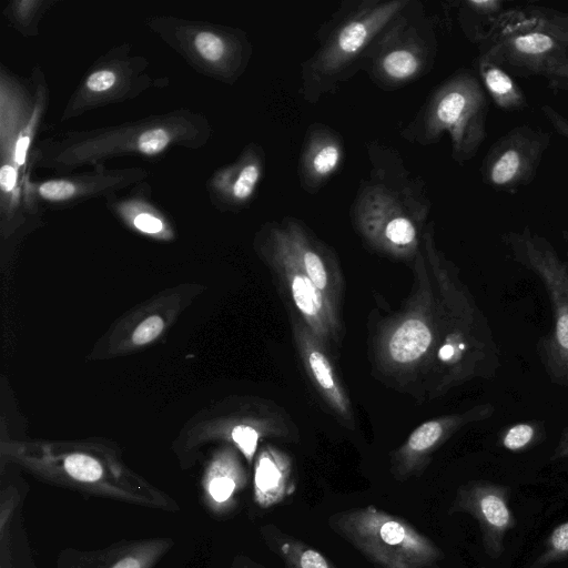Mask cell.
I'll list each match as a JSON object with an SVG mask.
<instances>
[{"label":"cell","mask_w":568,"mask_h":568,"mask_svg":"<svg viewBox=\"0 0 568 568\" xmlns=\"http://www.w3.org/2000/svg\"><path fill=\"white\" fill-rule=\"evenodd\" d=\"M413 264L415 290L374 342L381 374L403 388L424 378L430 398L473 379L496 377L500 358L491 327L459 270L437 247L434 222Z\"/></svg>","instance_id":"1"},{"label":"cell","mask_w":568,"mask_h":568,"mask_svg":"<svg viewBox=\"0 0 568 568\" xmlns=\"http://www.w3.org/2000/svg\"><path fill=\"white\" fill-rule=\"evenodd\" d=\"M367 155L371 169L353 200L352 224L371 248L414 262L432 210L426 185L393 148L374 141Z\"/></svg>","instance_id":"2"},{"label":"cell","mask_w":568,"mask_h":568,"mask_svg":"<svg viewBox=\"0 0 568 568\" xmlns=\"http://www.w3.org/2000/svg\"><path fill=\"white\" fill-rule=\"evenodd\" d=\"M408 0H352L322 27L318 45L301 65L300 94L314 104L361 71L369 45Z\"/></svg>","instance_id":"3"},{"label":"cell","mask_w":568,"mask_h":568,"mask_svg":"<svg viewBox=\"0 0 568 568\" xmlns=\"http://www.w3.org/2000/svg\"><path fill=\"white\" fill-rule=\"evenodd\" d=\"M487 100L479 81L468 71H458L440 83L426 99L400 135L409 143L429 145L447 134L453 159L470 160L486 138Z\"/></svg>","instance_id":"4"},{"label":"cell","mask_w":568,"mask_h":568,"mask_svg":"<svg viewBox=\"0 0 568 568\" xmlns=\"http://www.w3.org/2000/svg\"><path fill=\"white\" fill-rule=\"evenodd\" d=\"M438 53L434 24L418 0L382 29L363 57L361 71L383 91H394L427 74Z\"/></svg>","instance_id":"5"},{"label":"cell","mask_w":568,"mask_h":568,"mask_svg":"<svg viewBox=\"0 0 568 568\" xmlns=\"http://www.w3.org/2000/svg\"><path fill=\"white\" fill-rule=\"evenodd\" d=\"M328 525L378 568H439L444 559L432 539L373 505L336 513Z\"/></svg>","instance_id":"6"},{"label":"cell","mask_w":568,"mask_h":568,"mask_svg":"<svg viewBox=\"0 0 568 568\" xmlns=\"http://www.w3.org/2000/svg\"><path fill=\"white\" fill-rule=\"evenodd\" d=\"M514 260L538 276L549 296L552 327L537 346L549 379L568 387V268L545 237L528 227L503 235Z\"/></svg>","instance_id":"7"},{"label":"cell","mask_w":568,"mask_h":568,"mask_svg":"<svg viewBox=\"0 0 568 568\" xmlns=\"http://www.w3.org/2000/svg\"><path fill=\"white\" fill-rule=\"evenodd\" d=\"M263 254L285 290L296 314L326 346L337 343L343 333L341 312L304 272L282 232L280 222L264 231Z\"/></svg>","instance_id":"8"},{"label":"cell","mask_w":568,"mask_h":568,"mask_svg":"<svg viewBox=\"0 0 568 568\" xmlns=\"http://www.w3.org/2000/svg\"><path fill=\"white\" fill-rule=\"evenodd\" d=\"M547 133L521 125L498 139L481 164L484 181L494 189L515 190L535 176L542 153L549 145Z\"/></svg>","instance_id":"9"},{"label":"cell","mask_w":568,"mask_h":568,"mask_svg":"<svg viewBox=\"0 0 568 568\" xmlns=\"http://www.w3.org/2000/svg\"><path fill=\"white\" fill-rule=\"evenodd\" d=\"M509 497L506 485L470 480L457 489L450 506V514H467L477 521L483 547L493 559L503 555L505 537L517 525Z\"/></svg>","instance_id":"10"},{"label":"cell","mask_w":568,"mask_h":568,"mask_svg":"<svg viewBox=\"0 0 568 568\" xmlns=\"http://www.w3.org/2000/svg\"><path fill=\"white\" fill-rule=\"evenodd\" d=\"M495 414L490 403L478 404L464 412L444 415L416 427L392 455L393 477L404 481L419 476L433 454L464 426L489 419Z\"/></svg>","instance_id":"11"},{"label":"cell","mask_w":568,"mask_h":568,"mask_svg":"<svg viewBox=\"0 0 568 568\" xmlns=\"http://www.w3.org/2000/svg\"><path fill=\"white\" fill-rule=\"evenodd\" d=\"M291 314L294 343L310 381L342 423L354 428L352 403L327 355L326 346L296 314Z\"/></svg>","instance_id":"12"},{"label":"cell","mask_w":568,"mask_h":568,"mask_svg":"<svg viewBox=\"0 0 568 568\" xmlns=\"http://www.w3.org/2000/svg\"><path fill=\"white\" fill-rule=\"evenodd\" d=\"M282 232L297 262L317 290L338 310L343 296V276L334 252L301 220L285 216Z\"/></svg>","instance_id":"13"},{"label":"cell","mask_w":568,"mask_h":568,"mask_svg":"<svg viewBox=\"0 0 568 568\" xmlns=\"http://www.w3.org/2000/svg\"><path fill=\"white\" fill-rule=\"evenodd\" d=\"M345 158L343 136L324 123H313L305 132L297 164L304 192L314 195L341 170Z\"/></svg>","instance_id":"14"},{"label":"cell","mask_w":568,"mask_h":568,"mask_svg":"<svg viewBox=\"0 0 568 568\" xmlns=\"http://www.w3.org/2000/svg\"><path fill=\"white\" fill-rule=\"evenodd\" d=\"M484 55L532 74H546L555 63L567 58L565 45L544 32L526 27H517L506 33Z\"/></svg>","instance_id":"15"},{"label":"cell","mask_w":568,"mask_h":568,"mask_svg":"<svg viewBox=\"0 0 568 568\" xmlns=\"http://www.w3.org/2000/svg\"><path fill=\"white\" fill-rule=\"evenodd\" d=\"M294 489L290 456L276 447H265L255 464V501L262 508L273 507L285 500Z\"/></svg>","instance_id":"16"},{"label":"cell","mask_w":568,"mask_h":568,"mask_svg":"<svg viewBox=\"0 0 568 568\" xmlns=\"http://www.w3.org/2000/svg\"><path fill=\"white\" fill-rule=\"evenodd\" d=\"M262 534L270 549L283 561L286 568H335L316 549L283 532L274 525L263 527Z\"/></svg>","instance_id":"17"},{"label":"cell","mask_w":568,"mask_h":568,"mask_svg":"<svg viewBox=\"0 0 568 568\" xmlns=\"http://www.w3.org/2000/svg\"><path fill=\"white\" fill-rule=\"evenodd\" d=\"M478 69L486 90L498 108L513 111L526 106L524 92L496 62L483 55Z\"/></svg>","instance_id":"18"},{"label":"cell","mask_w":568,"mask_h":568,"mask_svg":"<svg viewBox=\"0 0 568 568\" xmlns=\"http://www.w3.org/2000/svg\"><path fill=\"white\" fill-rule=\"evenodd\" d=\"M546 437L545 425L540 420H526L505 428L499 436V444L506 450L520 453L541 443Z\"/></svg>","instance_id":"19"},{"label":"cell","mask_w":568,"mask_h":568,"mask_svg":"<svg viewBox=\"0 0 568 568\" xmlns=\"http://www.w3.org/2000/svg\"><path fill=\"white\" fill-rule=\"evenodd\" d=\"M524 27L544 32L568 47V13L532 7Z\"/></svg>","instance_id":"20"},{"label":"cell","mask_w":568,"mask_h":568,"mask_svg":"<svg viewBox=\"0 0 568 568\" xmlns=\"http://www.w3.org/2000/svg\"><path fill=\"white\" fill-rule=\"evenodd\" d=\"M264 170V158L260 152L246 156L231 184V194L237 202L247 201L254 193Z\"/></svg>","instance_id":"21"},{"label":"cell","mask_w":568,"mask_h":568,"mask_svg":"<svg viewBox=\"0 0 568 568\" xmlns=\"http://www.w3.org/2000/svg\"><path fill=\"white\" fill-rule=\"evenodd\" d=\"M568 559V520L556 526L546 537L540 552L528 568H547Z\"/></svg>","instance_id":"22"},{"label":"cell","mask_w":568,"mask_h":568,"mask_svg":"<svg viewBox=\"0 0 568 568\" xmlns=\"http://www.w3.org/2000/svg\"><path fill=\"white\" fill-rule=\"evenodd\" d=\"M67 473L81 481H95L102 476V467L94 458L83 454H72L64 460Z\"/></svg>","instance_id":"23"},{"label":"cell","mask_w":568,"mask_h":568,"mask_svg":"<svg viewBox=\"0 0 568 568\" xmlns=\"http://www.w3.org/2000/svg\"><path fill=\"white\" fill-rule=\"evenodd\" d=\"M194 45L200 55L210 62L222 60L226 52L224 40L212 32H199Z\"/></svg>","instance_id":"24"},{"label":"cell","mask_w":568,"mask_h":568,"mask_svg":"<svg viewBox=\"0 0 568 568\" xmlns=\"http://www.w3.org/2000/svg\"><path fill=\"white\" fill-rule=\"evenodd\" d=\"M262 435H271L250 425H237L232 429L231 436L248 462L252 460L257 443Z\"/></svg>","instance_id":"25"},{"label":"cell","mask_w":568,"mask_h":568,"mask_svg":"<svg viewBox=\"0 0 568 568\" xmlns=\"http://www.w3.org/2000/svg\"><path fill=\"white\" fill-rule=\"evenodd\" d=\"M239 478L241 479V474L235 468L214 477L209 484L211 497L219 504L230 500L237 488Z\"/></svg>","instance_id":"26"},{"label":"cell","mask_w":568,"mask_h":568,"mask_svg":"<svg viewBox=\"0 0 568 568\" xmlns=\"http://www.w3.org/2000/svg\"><path fill=\"white\" fill-rule=\"evenodd\" d=\"M170 142V135L163 129H152L143 132L139 136L138 148L148 155H153L163 151Z\"/></svg>","instance_id":"27"},{"label":"cell","mask_w":568,"mask_h":568,"mask_svg":"<svg viewBox=\"0 0 568 568\" xmlns=\"http://www.w3.org/2000/svg\"><path fill=\"white\" fill-rule=\"evenodd\" d=\"M74 192L75 186L65 180L48 181L39 187L40 195L50 201L67 200L71 197Z\"/></svg>","instance_id":"28"},{"label":"cell","mask_w":568,"mask_h":568,"mask_svg":"<svg viewBox=\"0 0 568 568\" xmlns=\"http://www.w3.org/2000/svg\"><path fill=\"white\" fill-rule=\"evenodd\" d=\"M163 329V320L160 316H150L133 332L132 341L136 345L153 341Z\"/></svg>","instance_id":"29"},{"label":"cell","mask_w":568,"mask_h":568,"mask_svg":"<svg viewBox=\"0 0 568 568\" xmlns=\"http://www.w3.org/2000/svg\"><path fill=\"white\" fill-rule=\"evenodd\" d=\"M115 80L116 77L112 71H97L88 78L87 87L93 92H102L113 87Z\"/></svg>","instance_id":"30"},{"label":"cell","mask_w":568,"mask_h":568,"mask_svg":"<svg viewBox=\"0 0 568 568\" xmlns=\"http://www.w3.org/2000/svg\"><path fill=\"white\" fill-rule=\"evenodd\" d=\"M541 110L546 118L550 121L554 129L561 135L568 138V120L565 119L561 114L555 111L549 105H542Z\"/></svg>","instance_id":"31"},{"label":"cell","mask_w":568,"mask_h":568,"mask_svg":"<svg viewBox=\"0 0 568 568\" xmlns=\"http://www.w3.org/2000/svg\"><path fill=\"white\" fill-rule=\"evenodd\" d=\"M134 225L136 229L145 233H158L162 230L161 221L146 213H142L135 216Z\"/></svg>","instance_id":"32"},{"label":"cell","mask_w":568,"mask_h":568,"mask_svg":"<svg viewBox=\"0 0 568 568\" xmlns=\"http://www.w3.org/2000/svg\"><path fill=\"white\" fill-rule=\"evenodd\" d=\"M17 172L11 165H3L0 170V185L4 192H9L16 184Z\"/></svg>","instance_id":"33"},{"label":"cell","mask_w":568,"mask_h":568,"mask_svg":"<svg viewBox=\"0 0 568 568\" xmlns=\"http://www.w3.org/2000/svg\"><path fill=\"white\" fill-rule=\"evenodd\" d=\"M565 458H568V424L564 428V430L558 439V443L552 452V455L550 457V459L552 462L561 460Z\"/></svg>","instance_id":"34"},{"label":"cell","mask_w":568,"mask_h":568,"mask_svg":"<svg viewBox=\"0 0 568 568\" xmlns=\"http://www.w3.org/2000/svg\"><path fill=\"white\" fill-rule=\"evenodd\" d=\"M546 75H555L568 80V58L555 63L546 73Z\"/></svg>","instance_id":"35"},{"label":"cell","mask_w":568,"mask_h":568,"mask_svg":"<svg viewBox=\"0 0 568 568\" xmlns=\"http://www.w3.org/2000/svg\"><path fill=\"white\" fill-rule=\"evenodd\" d=\"M29 142L30 140L28 136H21L18 141L14 154V160L18 165H22L24 163Z\"/></svg>","instance_id":"36"},{"label":"cell","mask_w":568,"mask_h":568,"mask_svg":"<svg viewBox=\"0 0 568 568\" xmlns=\"http://www.w3.org/2000/svg\"><path fill=\"white\" fill-rule=\"evenodd\" d=\"M112 568H141V562L133 557H128L120 560Z\"/></svg>","instance_id":"37"},{"label":"cell","mask_w":568,"mask_h":568,"mask_svg":"<svg viewBox=\"0 0 568 568\" xmlns=\"http://www.w3.org/2000/svg\"><path fill=\"white\" fill-rule=\"evenodd\" d=\"M252 568H262V567L255 566V567H252Z\"/></svg>","instance_id":"38"},{"label":"cell","mask_w":568,"mask_h":568,"mask_svg":"<svg viewBox=\"0 0 568 568\" xmlns=\"http://www.w3.org/2000/svg\"><path fill=\"white\" fill-rule=\"evenodd\" d=\"M566 265H567V268H568V263H566Z\"/></svg>","instance_id":"39"}]
</instances>
